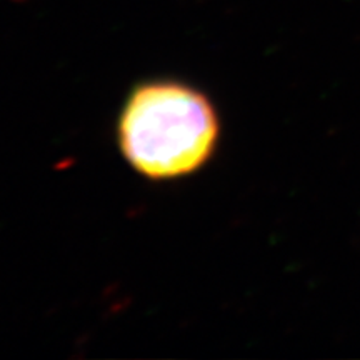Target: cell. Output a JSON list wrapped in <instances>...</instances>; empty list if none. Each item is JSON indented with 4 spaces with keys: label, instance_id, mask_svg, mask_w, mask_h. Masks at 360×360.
I'll return each mask as SVG.
<instances>
[{
    "label": "cell",
    "instance_id": "cell-1",
    "mask_svg": "<svg viewBox=\"0 0 360 360\" xmlns=\"http://www.w3.org/2000/svg\"><path fill=\"white\" fill-rule=\"evenodd\" d=\"M219 135V117L209 97L179 80L139 84L119 119L124 159L150 180L195 174L214 155Z\"/></svg>",
    "mask_w": 360,
    "mask_h": 360
}]
</instances>
